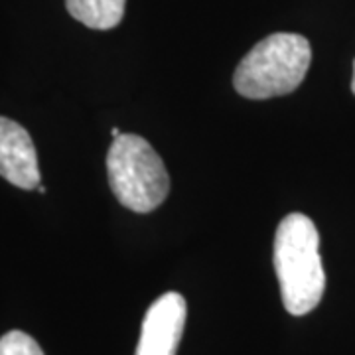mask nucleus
Returning <instances> with one entry per match:
<instances>
[{
  "instance_id": "nucleus-1",
  "label": "nucleus",
  "mask_w": 355,
  "mask_h": 355,
  "mask_svg": "<svg viewBox=\"0 0 355 355\" xmlns=\"http://www.w3.org/2000/svg\"><path fill=\"white\" fill-rule=\"evenodd\" d=\"M275 270L286 312L304 316L312 312L326 291V272L320 257V235L304 214H291L275 235Z\"/></svg>"
},
{
  "instance_id": "nucleus-2",
  "label": "nucleus",
  "mask_w": 355,
  "mask_h": 355,
  "mask_svg": "<svg viewBox=\"0 0 355 355\" xmlns=\"http://www.w3.org/2000/svg\"><path fill=\"white\" fill-rule=\"evenodd\" d=\"M312 62L310 42L300 34H270L237 65L233 85L245 99L288 95L304 81Z\"/></svg>"
},
{
  "instance_id": "nucleus-3",
  "label": "nucleus",
  "mask_w": 355,
  "mask_h": 355,
  "mask_svg": "<svg viewBox=\"0 0 355 355\" xmlns=\"http://www.w3.org/2000/svg\"><path fill=\"white\" fill-rule=\"evenodd\" d=\"M109 186L114 198L135 214H150L170 191V176L150 142L125 132L113 139L107 154Z\"/></svg>"
},
{
  "instance_id": "nucleus-4",
  "label": "nucleus",
  "mask_w": 355,
  "mask_h": 355,
  "mask_svg": "<svg viewBox=\"0 0 355 355\" xmlns=\"http://www.w3.org/2000/svg\"><path fill=\"white\" fill-rule=\"evenodd\" d=\"M188 306L182 294L166 292L154 302L142 320L135 355H176L186 326Z\"/></svg>"
},
{
  "instance_id": "nucleus-5",
  "label": "nucleus",
  "mask_w": 355,
  "mask_h": 355,
  "mask_svg": "<svg viewBox=\"0 0 355 355\" xmlns=\"http://www.w3.org/2000/svg\"><path fill=\"white\" fill-rule=\"evenodd\" d=\"M0 176L22 190H34L40 186L34 142L22 125L6 116H0Z\"/></svg>"
},
{
  "instance_id": "nucleus-6",
  "label": "nucleus",
  "mask_w": 355,
  "mask_h": 355,
  "mask_svg": "<svg viewBox=\"0 0 355 355\" xmlns=\"http://www.w3.org/2000/svg\"><path fill=\"white\" fill-rule=\"evenodd\" d=\"M67 12L93 30H111L121 24L127 0H65Z\"/></svg>"
},
{
  "instance_id": "nucleus-7",
  "label": "nucleus",
  "mask_w": 355,
  "mask_h": 355,
  "mask_svg": "<svg viewBox=\"0 0 355 355\" xmlns=\"http://www.w3.org/2000/svg\"><path fill=\"white\" fill-rule=\"evenodd\" d=\"M0 355H44V352L32 336L12 330L0 338Z\"/></svg>"
},
{
  "instance_id": "nucleus-8",
  "label": "nucleus",
  "mask_w": 355,
  "mask_h": 355,
  "mask_svg": "<svg viewBox=\"0 0 355 355\" xmlns=\"http://www.w3.org/2000/svg\"><path fill=\"white\" fill-rule=\"evenodd\" d=\"M121 135H123V132H121V128H119V127H114L113 130H111V137H113V139L121 137Z\"/></svg>"
},
{
  "instance_id": "nucleus-9",
  "label": "nucleus",
  "mask_w": 355,
  "mask_h": 355,
  "mask_svg": "<svg viewBox=\"0 0 355 355\" xmlns=\"http://www.w3.org/2000/svg\"><path fill=\"white\" fill-rule=\"evenodd\" d=\"M352 91H354V95H355V64H354V79H352Z\"/></svg>"
},
{
  "instance_id": "nucleus-10",
  "label": "nucleus",
  "mask_w": 355,
  "mask_h": 355,
  "mask_svg": "<svg viewBox=\"0 0 355 355\" xmlns=\"http://www.w3.org/2000/svg\"><path fill=\"white\" fill-rule=\"evenodd\" d=\"M36 190L40 191V193H46V188H44V186H42V184H40L38 188H36Z\"/></svg>"
}]
</instances>
